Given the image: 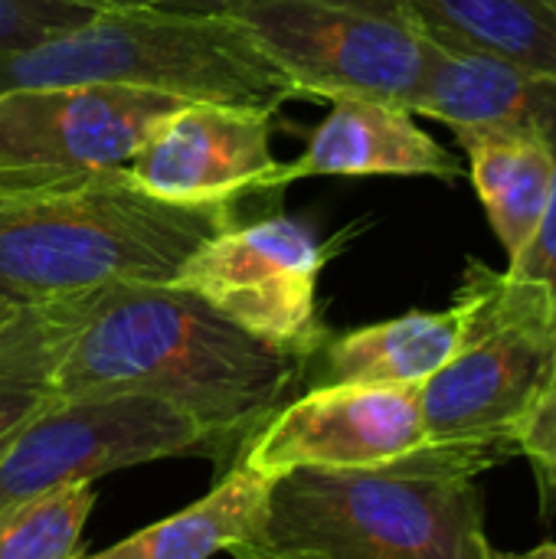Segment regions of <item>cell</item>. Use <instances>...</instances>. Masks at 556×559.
<instances>
[{
	"mask_svg": "<svg viewBox=\"0 0 556 559\" xmlns=\"http://www.w3.org/2000/svg\"><path fill=\"white\" fill-rule=\"evenodd\" d=\"M485 472L433 445L380 468L285 472L256 540L292 559H501L485 527Z\"/></svg>",
	"mask_w": 556,
	"mask_h": 559,
	"instance_id": "cell-3",
	"label": "cell"
},
{
	"mask_svg": "<svg viewBox=\"0 0 556 559\" xmlns=\"http://www.w3.org/2000/svg\"><path fill=\"white\" fill-rule=\"evenodd\" d=\"M46 305V386L56 400H164L203 429L216 459L246 449L292 400L308 367L170 282H115Z\"/></svg>",
	"mask_w": 556,
	"mask_h": 559,
	"instance_id": "cell-1",
	"label": "cell"
},
{
	"mask_svg": "<svg viewBox=\"0 0 556 559\" xmlns=\"http://www.w3.org/2000/svg\"><path fill=\"white\" fill-rule=\"evenodd\" d=\"M472 187L485 206V216L505 249L514 259L537 233L556 183V154L551 141L531 128H462L452 131Z\"/></svg>",
	"mask_w": 556,
	"mask_h": 559,
	"instance_id": "cell-14",
	"label": "cell"
},
{
	"mask_svg": "<svg viewBox=\"0 0 556 559\" xmlns=\"http://www.w3.org/2000/svg\"><path fill=\"white\" fill-rule=\"evenodd\" d=\"M72 3H82L88 10H131V7H154L161 0H72Z\"/></svg>",
	"mask_w": 556,
	"mask_h": 559,
	"instance_id": "cell-25",
	"label": "cell"
},
{
	"mask_svg": "<svg viewBox=\"0 0 556 559\" xmlns=\"http://www.w3.org/2000/svg\"><path fill=\"white\" fill-rule=\"evenodd\" d=\"M462 160L416 124L403 105L341 98L318 121L295 164H282L279 190L305 177H436L459 180Z\"/></svg>",
	"mask_w": 556,
	"mask_h": 559,
	"instance_id": "cell-12",
	"label": "cell"
},
{
	"mask_svg": "<svg viewBox=\"0 0 556 559\" xmlns=\"http://www.w3.org/2000/svg\"><path fill=\"white\" fill-rule=\"evenodd\" d=\"M236 210L177 206L118 170L0 190V295L46 305L115 282H174Z\"/></svg>",
	"mask_w": 556,
	"mask_h": 559,
	"instance_id": "cell-2",
	"label": "cell"
},
{
	"mask_svg": "<svg viewBox=\"0 0 556 559\" xmlns=\"http://www.w3.org/2000/svg\"><path fill=\"white\" fill-rule=\"evenodd\" d=\"M226 0H161L157 7L167 10H184V13H220ZM357 3H374V7H400L397 0H357ZM403 10V7H400Z\"/></svg>",
	"mask_w": 556,
	"mask_h": 559,
	"instance_id": "cell-23",
	"label": "cell"
},
{
	"mask_svg": "<svg viewBox=\"0 0 556 559\" xmlns=\"http://www.w3.org/2000/svg\"><path fill=\"white\" fill-rule=\"evenodd\" d=\"M547 79L498 56L426 36V69L410 102L413 115L462 128H514L537 121Z\"/></svg>",
	"mask_w": 556,
	"mask_h": 559,
	"instance_id": "cell-13",
	"label": "cell"
},
{
	"mask_svg": "<svg viewBox=\"0 0 556 559\" xmlns=\"http://www.w3.org/2000/svg\"><path fill=\"white\" fill-rule=\"evenodd\" d=\"M95 491L66 485L0 514V559H72L92 514Z\"/></svg>",
	"mask_w": 556,
	"mask_h": 559,
	"instance_id": "cell-19",
	"label": "cell"
},
{
	"mask_svg": "<svg viewBox=\"0 0 556 559\" xmlns=\"http://www.w3.org/2000/svg\"><path fill=\"white\" fill-rule=\"evenodd\" d=\"M226 554H233V559H292L279 554V550H272V547H265V544H259V540H242V544L229 547Z\"/></svg>",
	"mask_w": 556,
	"mask_h": 559,
	"instance_id": "cell-24",
	"label": "cell"
},
{
	"mask_svg": "<svg viewBox=\"0 0 556 559\" xmlns=\"http://www.w3.org/2000/svg\"><path fill=\"white\" fill-rule=\"evenodd\" d=\"M272 134L275 111L187 102L118 174L164 203L236 210L246 197L282 193Z\"/></svg>",
	"mask_w": 556,
	"mask_h": 559,
	"instance_id": "cell-11",
	"label": "cell"
},
{
	"mask_svg": "<svg viewBox=\"0 0 556 559\" xmlns=\"http://www.w3.org/2000/svg\"><path fill=\"white\" fill-rule=\"evenodd\" d=\"M49 350V305H26L0 334V459L13 439L56 403L46 386Z\"/></svg>",
	"mask_w": 556,
	"mask_h": 559,
	"instance_id": "cell-18",
	"label": "cell"
},
{
	"mask_svg": "<svg viewBox=\"0 0 556 559\" xmlns=\"http://www.w3.org/2000/svg\"><path fill=\"white\" fill-rule=\"evenodd\" d=\"M514 455L528 459L541 488V504L551 518L556 508V380L547 383V390L521 419L514 432Z\"/></svg>",
	"mask_w": 556,
	"mask_h": 559,
	"instance_id": "cell-22",
	"label": "cell"
},
{
	"mask_svg": "<svg viewBox=\"0 0 556 559\" xmlns=\"http://www.w3.org/2000/svg\"><path fill=\"white\" fill-rule=\"evenodd\" d=\"M269 485L272 478L236 462V468L197 504L125 537L102 554L72 559H210L259 537Z\"/></svg>",
	"mask_w": 556,
	"mask_h": 559,
	"instance_id": "cell-17",
	"label": "cell"
},
{
	"mask_svg": "<svg viewBox=\"0 0 556 559\" xmlns=\"http://www.w3.org/2000/svg\"><path fill=\"white\" fill-rule=\"evenodd\" d=\"M259 52L282 72L295 98H370L410 108L423 69L426 33L400 7L357 0H226Z\"/></svg>",
	"mask_w": 556,
	"mask_h": 559,
	"instance_id": "cell-6",
	"label": "cell"
},
{
	"mask_svg": "<svg viewBox=\"0 0 556 559\" xmlns=\"http://www.w3.org/2000/svg\"><path fill=\"white\" fill-rule=\"evenodd\" d=\"M416 26L449 46L556 75V0H397Z\"/></svg>",
	"mask_w": 556,
	"mask_h": 559,
	"instance_id": "cell-16",
	"label": "cell"
},
{
	"mask_svg": "<svg viewBox=\"0 0 556 559\" xmlns=\"http://www.w3.org/2000/svg\"><path fill=\"white\" fill-rule=\"evenodd\" d=\"M46 85H125L265 111L295 98L236 20L157 3L98 10L66 33L0 52V95Z\"/></svg>",
	"mask_w": 556,
	"mask_h": 559,
	"instance_id": "cell-4",
	"label": "cell"
},
{
	"mask_svg": "<svg viewBox=\"0 0 556 559\" xmlns=\"http://www.w3.org/2000/svg\"><path fill=\"white\" fill-rule=\"evenodd\" d=\"M462 341V311H410L380 324L338 334L321 344V383L364 386H423L456 354Z\"/></svg>",
	"mask_w": 556,
	"mask_h": 559,
	"instance_id": "cell-15",
	"label": "cell"
},
{
	"mask_svg": "<svg viewBox=\"0 0 556 559\" xmlns=\"http://www.w3.org/2000/svg\"><path fill=\"white\" fill-rule=\"evenodd\" d=\"M452 301L462 341L419 386L426 439L495 468L514 459L521 419L556 377L551 308L534 285L478 259H469Z\"/></svg>",
	"mask_w": 556,
	"mask_h": 559,
	"instance_id": "cell-5",
	"label": "cell"
},
{
	"mask_svg": "<svg viewBox=\"0 0 556 559\" xmlns=\"http://www.w3.org/2000/svg\"><path fill=\"white\" fill-rule=\"evenodd\" d=\"M429 449L419 386L324 383L288 400L242 449V465L279 478L298 468H380Z\"/></svg>",
	"mask_w": 556,
	"mask_h": 559,
	"instance_id": "cell-10",
	"label": "cell"
},
{
	"mask_svg": "<svg viewBox=\"0 0 556 559\" xmlns=\"http://www.w3.org/2000/svg\"><path fill=\"white\" fill-rule=\"evenodd\" d=\"M501 559H556V544L554 540H544V544L534 547V550H524V554H501Z\"/></svg>",
	"mask_w": 556,
	"mask_h": 559,
	"instance_id": "cell-27",
	"label": "cell"
},
{
	"mask_svg": "<svg viewBox=\"0 0 556 559\" xmlns=\"http://www.w3.org/2000/svg\"><path fill=\"white\" fill-rule=\"evenodd\" d=\"M26 305H20V301H13V298H7V295H0V334L20 318V311H23Z\"/></svg>",
	"mask_w": 556,
	"mask_h": 559,
	"instance_id": "cell-26",
	"label": "cell"
},
{
	"mask_svg": "<svg viewBox=\"0 0 556 559\" xmlns=\"http://www.w3.org/2000/svg\"><path fill=\"white\" fill-rule=\"evenodd\" d=\"M534 128L551 141V147H554L556 154V79H547V85H544V98H541V111H537ZM505 272L514 275V278H521V282H528V285H534L547 298L556 341V183L551 206H547L537 233L531 236V242L514 259H508V269Z\"/></svg>",
	"mask_w": 556,
	"mask_h": 559,
	"instance_id": "cell-20",
	"label": "cell"
},
{
	"mask_svg": "<svg viewBox=\"0 0 556 559\" xmlns=\"http://www.w3.org/2000/svg\"><path fill=\"white\" fill-rule=\"evenodd\" d=\"M344 236L324 246L292 216L236 223L206 239L170 285L203 298L246 334L308 364L328 341L318 278Z\"/></svg>",
	"mask_w": 556,
	"mask_h": 559,
	"instance_id": "cell-7",
	"label": "cell"
},
{
	"mask_svg": "<svg viewBox=\"0 0 556 559\" xmlns=\"http://www.w3.org/2000/svg\"><path fill=\"white\" fill-rule=\"evenodd\" d=\"M92 13L72 0H0V52L33 46L85 23Z\"/></svg>",
	"mask_w": 556,
	"mask_h": 559,
	"instance_id": "cell-21",
	"label": "cell"
},
{
	"mask_svg": "<svg viewBox=\"0 0 556 559\" xmlns=\"http://www.w3.org/2000/svg\"><path fill=\"white\" fill-rule=\"evenodd\" d=\"M187 102L125 85H46L0 95V183L39 187L125 167Z\"/></svg>",
	"mask_w": 556,
	"mask_h": 559,
	"instance_id": "cell-9",
	"label": "cell"
},
{
	"mask_svg": "<svg viewBox=\"0 0 556 559\" xmlns=\"http://www.w3.org/2000/svg\"><path fill=\"white\" fill-rule=\"evenodd\" d=\"M190 452L210 455V442L164 400L144 393L56 400L0 459V514L66 485Z\"/></svg>",
	"mask_w": 556,
	"mask_h": 559,
	"instance_id": "cell-8",
	"label": "cell"
},
{
	"mask_svg": "<svg viewBox=\"0 0 556 559\" xmlns=\"http://www.w3.org/2000/svg\"><path fill=\"white\" fill-rule=\"evenodd\" d=\"M0 190H10V187H3V183H0Z\"/></svg>",
	"mask_w": 556,
	"mask_h": 559,
	"instance_id": "cell-28",
	"label": "cell"
}]
</instances>
